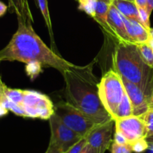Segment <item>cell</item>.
Returning <instances> with one entry per match:
<instances>
[{
    "label": "cell",
    "mask_w": 153,
    "mask_h": 153,
    "mask_svg": "<svg viewBox=\"0 0 153 153\" xmlns=\"http://www.w3.org/2000/svg\"><path fill=\"white\" fill-rule=\"evenodd\" d=\"M112 63L114 70L137 85L149 103L153 88V68L144 62L137 45L118 42L112 54Z\"/></svg>",
    "instance_id": "3"
},
{
    "label": "cell",
    "mask_w": 153,
    "mask_h": 153,
    "mask_svg": "<svg viewBox=\"0 0 153 153\" xmlns=\"http://www.w3.org/2000/svg\"><path fill=\"white\" fill-rule=\"evenodd\" d=\"M8 8L11 13H15L17 17L25 22H33L32 14L30 10L28 0H8Z\"/></svg>",
    "instance_id": "13"
},
{
    "label": "cell",
    "mask_w": 153,
    "mask_h": 153,
    "mask_svg": "<svg viewBox=\"0 0 153 153\" xmlns=\"http://www.w3.org/2000/svg\"><path fill=\"white\" fill-rule=\"evenodd\" d=\"M55 114L67 126L81 136H85L99 125L94 120L68 101H60L55 105Z\"/></svg>",
    "instance_id": "5"
},
{
    "label": "cell",
    "mask_w": 153,
    "mask_h": 153,
    "mask_svg": "<svg viewBox=\"0 0 153 153\" xmlns=\"http://www.w3.org/2000/svg\"><path fill=\"white\" fill-rule=\"evenodd\" d=\"M21 107L25 117L49 119L55 113V105L47 95L32 90H23Z\"/></svg>",
    "instance_id": "6"
},
{
    "label": "cell",
    "mask_w": 153,
    "mask_h": 153,
    "mask_svg": "<svg viewBox=\"0 0 153 153\" xmlns=\"http://www.w3.org/2000/svg\"><path fill=\"white\" fill-rule=\"evenodd\" d=\"M63 76L67 101L99 124L113 119L103 106L98 93V82L92 71V64L74 65Z\"/></svg>",
    "instance_id": "2"
},
{
    "label": "cell",
    "mask_w": 153,
    "mask_h": 153,
    "mask_svg": "<svg viewBox=\"0 0 153 153\" xmlns=\"http://www.w3.org/2000/svg\"><path fill=\"white\" fill-rule=\"evenodd\" d=\"M110 5L111 4H108V3L105 2L103 1H100V0H97L95 16L94 17V19L99 24H100V26L102 27L103 29L105 30L109 34H111V32L110 28H109L108 25L107 20Z\"/></svg>",
    "instance_id": "15"
},
{
    "label": "cell",
    "mask_w": 153,
    "mask_h": 153,
    "mask_svg": "<svg viewBox=\"0 0 153 153\" xmlns=\"http://www.w3.org/2000/svg\"><path fill=\"white\" fill-rule=\"evenodd\" d=\"M100 1H103V2H105L108 3V4H111L113 0H100Z\"/></svg>",
    "instance_id": "38"
},
{
    "label": "cell",
    "mask_w": 153,
    "mask_h": 153,
    "mask_svg": "<svg viewBox=\"0 0 153 153\" xmlns=\"http://www.w3.org/2000/svg\"><path fill=\"white\" fill-rule=\"evenodd\" d=\"M4 92L6 97L13 103L16 104L17 105L21 106L23 100V90L18 89V88H8L4 84Z\"/></svg>",
    "instance_id": "18"
},
{
    "label": "cell",
    "mask_w": 153,
    "mask_h": 153,
    "mask_svg": "<svg viewBox=\"0 0 153 153\" xmlns=\"http://www.w3.org/2000/svg\"><path fill=\"white\" fill-rule=\"evenodd\" d=\"M114 120L97 125L87 135L88 143L96 150L97 153H105L111 145L113 140V126Z\"/></svg>",
    "instance_id": "9"
},
{
    "label": "cell",
    "mask_w": 153,
    "mask_h": 153,
    "mask_svg": "<svg viewBox=\"0 0 153 153\" xmlns=\"http://www.w3.org/2000/svg\"><path fill=\"white\" fill-rule=\"evenodd\" d=\"M134 2L135 3L137 8L147 10V2H146V0H134Z\"/></svg>",
    "instance_id": "28"
},
{
    "label": "cell",
    "mask_w": 153,
    "mask_h": 153,
    "mask_svg": "<svg viewBox=\"0 0 153 153\" xmlns=\"http://www.w3.org/2000/svg\"><path fill=\"white\" fill-rule=\"evenodd\" d=\"M132 115L133 108L132 106H131V103L130 101V99L128 98V94L126 92L122 101H121L119 106L117 107L114 120L116 119V118H125V117H128Z\"/></svg>",
    "instance_id": "16"
},
{
    "label": "cell",
    "mask_w": 153,
    "mask_h": 153,
    "mask_svg": "<svg viewBox=\"0 0 153 153\" xmlns=\"http://www.w3.org/2000/svg\"><path fill=\"white\" fill-rule=\"evenodd\" d=\"M7 8L8 7L4 3L0 1V17L5 14V13L7 10Z\"/></svg>",
    "instance_id": "31"
},
{
    "label": "cell",
    "mask_w": 153,
    "mask_h": 153,
    "mask_svg": "<svg viewBox=\"0 0 153 153\" xmlns=\"http://www.w3.org/2000/svg\"><path fill=\"white\" fill-rule=\"evenodd\" d=\"M76 1H78L79 2V3H80V2H83L84 0H76Z\"/></svg>",
    "instance_id": "39"
},
{
    "label": "cell",
    "mask_w": 153,
    "mask_h": 153,
    "mask_svg": "<svg viewBox=\"0 0 153 153\" xmlns=\"http://www.w3.org/2000/svg\"><path fill=\"white\" fill-rule=\"evenodd\" d=\"M115 130L122 134L128 144L141 138H146L147 130L144 121L140 116H130L114 119Z\"/></svg>",
    "instance_id": "8"
},
{
    "label": "cell",
    "mask_w": 153,
    "mask_h": 153,
    "mask_svg": "<svg viewBox=\"0 0 153 153\" xmlns=\"http://www.w3.org/2000/svg\"><path fill=\"white\" fill-rule=\"evenodd\" d=\"M107 22L110 28L111 35L114 36L118 42L131 44L127 34L123 16L113 4H111L109 8Z\"/></svg>",
    "instance_id": "11"
},
{
    "label": "cell",
    "mask_w": 153,
    "mask_h": 153,
    "mask_svg": "<svg viewBox=\"0 0 153 153\" xmlns=\"http://www.w3.org/2000/svg\"><path fill=\"white\" fill-rule=\"evenodd\" d=\"M111 153H132L131 146L129 144H118L115 142H112L111 145Z\"/></svg>",
    "instance_id": "23"
},
{
    "label": "cell",
    "mask_w": 153,
    "mask_h": 153,
    "mask_svg": "<svg viewBox=\"0 0 153 153\" xmlns=\"http://www.w3.org/2000/svg\"><path fill=\"white\" fill-rule=\"evenodd\" d=\"M144 121L147 130V136L146 138L153 135V110H149L147 112L140 116Z\"/></svg>",
    "instance_id": "22"
},
{
    "label": "cell",
    "mask_w": 153,
    "mask_h": 153,
    "mask_svg": "<svg viewBox=\"0 0 153 153\" xmlns=\"http://www.w3.org/2000/svg\"><path fill=\"white\" fill-rule=\"evenodd\" d=\"M123 16L127 34L131 44L138 45L148 43L149 40V30L146 29L140 22Z\"/></svg>",
    "instance_id": "12"
},
{
    "label": "cell",
    "mask_w": 153,
    "mask_h": 153,
    "mask_svg": "<svg viewBox=\"0 0 153 153\" xmlns=\"http://www.w3.org/2000/svg\"><path fill=\"white\" fill-rule=\"evenodd\" d=\"M113 4L121 14L128 19L140 22L138 8L134 2L126 1V0H113Z\"/></svg>",
    "instance_id": "14"
},
{
    "label": "cell",
    "mask_w": 153,
    "mask_h": 153,
    "mask_svg": "<svg viewBox=\"0 0 153 153\" xmlns=\"http://www.w3.org/2000/svg\"><path fill=\"white\" fill-rule=\"evenodd\" d=\"M126 1H130V2H134V0H126Z\"/></svg>",
    "instance_id": "40"
},
{
    "label": "cell",
    "mask_w": 153,
    "mask_h": 153,
    "mask_svg": "<svg viewBox=\"0 0 153 153\" xmlns=\"http://www.w3.org/2000/svg\"><path fill=\"white\" fill-rule=\"evenodd\" d=\"M139 52L146 64L153 68V49L149 44H141L137 45Z\"/></svg>",
    "instance_id": "19"
},
{
    "label": "cell",
    "mask_w": 153,
    "mask_h": 153,
    "mask_svg": "<svg viewBox=\"0 0 153 153\" xmlns=\"http://www.w3.org/2000/svg\"><path fill=\"white\" fill-rule=\"evenodd\" d=\"M51 138L49 144L55 146L62 152H66L83 136L67 127L55 113L49 118Z\"/></svg>",
    "instance_id": "7"
},
{
    "label": "cell",
    "mask_w": 153,
    "mask_h": 153,
    "mask_svg": "<svg viewBox=\"0 0 153 153\" xmlns=\"http://www.w3.org/2000/svg\"><path fill=\"white\" fill-rule=\"evenodd\" d=\"M36 4L40 9V12H41L42 15H43V18H44L45 22L47 26L48 30H49V35H50L51 40H52V43H54V37H53V31H52V22H51L50 15H49V8H48V2L47 0H34Z\"/></svg>",
    "instance_id": "17"
},
{
    "label": "cell",
    "mask_w": 153,
    "mask_h": 153,
    "mask_svg": "<svg viewBox=\"0 0 153 153\" xmlns=\"http://www.w3.org/2000/svg\"><path fill=\"white\" fill-rule=\"evenodd\" d=\"M97 2V0H84L82 2L79 3V8L94 18L95 16Z\"/></svg>",
    "instance_id": "20"
},
{
    "label": "cell",
    "mask_w": 153,
    "mask_h": 153,
    "mask_svg": "<svg viewBox=\"0 0 153 153\" xmlns=\"http://www.w3.org/2000/svg\"><path fill=\"white\" fill-rule=\"evenodd\" d=\"M146 140H147V141H148V142H152V141H153V135H152V136H149V137L146 138Z\"/></svg>",
    "instance_id": "37"
},
{
    "label": "cell",
    "mask_w": 153,
    "mask_h": 153,
    "mask_svg": "<svg viewBox=\"0 0 153 153\" xmlns=\"http://www.w3.org/2000/svg\"><path fill=\"white\" fill-rule=\"evenodd\" d=\"M87 143H88L87 136H85L81 138L80 140L78 141L76 144H74L73 146L70 147L64 153H81L82 152V150L84 149V148L85 147V146L87 145Z\"/></svg>",
    "instance_id": "25"
},
{
    "label": "cell",
    "mask_w": 153,
    "mask_h": 153,
    "mask_svg": "<svg viewBox=\"0 0 153 153\" xmlns=\"http://www.w3.org/2000/svg\"><path fill=\"white\" fill-rule=\"evenodd\" d=\"M148 44H149V46L153 49V39H149V40L148 41Z\"/></svg>",
    "instance_id": "35"
},
{
    "label": "cell",
    "mask_w": 153,
    "mask_h": 153,
    "mask_svg": "<svg viewBox=\"0 0 153 153\" xmlns=\"http://www.w3.org/2000/svg\"><path fill=\"white\" fill-rule=\"evenodd\" d=\"M149 110H153V88L151 93L150 100H149Z\"/></svg>",
    "instance_id": "33"
},
{
    "label": "cell",
    "mask_w": 153,
    "mask_h": 153,
    "mask_svg": "<svg viewBox=\"0 0 153 153\" xmlns=\"http://www.w3.org/2000/svg\"><path fill=\"white\" fill-rule=\"evenodd\" d=\"M138 11H139V17H140V22L146 29H148L149 31V29L151 28L150 26V14L148 13L147 10L146 9L143 8H138Z\"/></svg>",
    "instance_id": "24"
},
{
    "label": "cell",
    "mask_w": 153,
    "mask_h": 153,
    "mask_svg": "<svg viewBox=\"0 0 153 153\" xmlns=\"http://www.w3.org/2000/svg\"><path fill=\"white\" fill-rule=\"evenodd\" d=\"M98 93L103 106L114 119L126 94L120 75L112 69L106 72L98 82Z\"/></svg>",
    "instance_id": "4"
},
{
    "label": "cell",
    "mask_w": 153,
    "mask_h": 153,
    "mask_svg": "<svg viewBox=\"0 0 153 153\" xmlns=\"http://www.w3.org/2000/svg\"><path fill=\"white\" fill-rule=\"evenodd\" d=\"M4 83L1 81V76H0V117L6 115L8 112V110L6 109L4 106H3V99L5 97V94L4 92Z\"/></svg>",
    "instance_id": "26"
},
{
    "label": "cell",
    "mask_w": 153,
    "mask_h": 153,
    "mask_svg": "<svg viewBox=\"0 0 153 153\" xmlns=\"http://www.w3.org/2000/svg\"><path fill=\"white\" fill-rule=\"evenodd\" d=\"M81 153H97V152H96V150L91 146H90L89 144L87 143V145L85 146V147L84 148V149L82 150V152Z\"/></svg>",
    "instance_id": "30"
},
{
    "label": "cell",
    "mask_w": 153,
    "mask_h": 153,
    "mask_svg": "<svg viewBox=\"0 0 153 153\" xmlns=\"http://www.w3.org/2000/svg\"><path fill=\"white\" fill-rule=\"evenodd\" d=\"M18 28L10 42L0 50V62L18 61L29 64L38 62L64 74L75 64L48 47L34 32L31 22L17 17Z\"/></svg>",
    "instance_id": "1"
},
{
    "label": "cell",
    "mask_w": 153,
    "mask_h": 153,
    "mask_svg": "<svg viewBox=\"0 0 153 153\" xmlns=\"http://www.w3.org/2000/svg\"><path fill=\"white\" fill-rule=\"evenodd\" d=\"M133 152L135 153H143L146 150H147L149 147V142L146 138H141L138 139L129 144Z\"/></svg>",
    "instance_id": "21"
},
{
    "label": "cell",
    "mask_w": 153,
    "mask_h": 153,
    "mask_svg": "<svg viewBox=\"0 0 153 153\" xmlns=\"http://www.w3.org/2000/svg\"><path fill=\"white\" fill-rule=\"evenodd\" d=\"M149 148H150V150L152 152V153H153V141H152V142H149Z\"/></svg>",
    "instance_id": "36"
},
{
    "label": "cell",
    "mask_w": 153,
    "mask_h": 153,
    "mask_svg": "<svg viewBox=\"0 0 153 153\" xmlns=\"http://www.w3.org/2000/svg\"><path fill=\"white\" fill-rule=\"evenodd\" d=\"M122 77V76H121ZM126 92L128 94L133 108V115L141 116L149 110V103L142 90L133 82L122 77Z\"/></svg>",
    "instance_id": "10"
},
{
    "label": "cell",
    "mask_w": 153,
    "mask_h": 153,
    "mask_svg": "<svg viewBox=\"0 0 153 153\" xmlns=\"http://www.w3.org/2000/svg\"><path fill=\"white\" fill-rule=\"evenodd\" d=\"M146 2H147V11L149 14H151L153 10V0H146Z\"/></svg>",
    "instance_id": "32"
},
{
    "label": "cell",
    "mask_w": 153,
    "mask_h": 153,
    "mask_svg": "<svg viewBox=\"0 0 153 153\" xmlns=\"http://www.w3.org/2000/svg\"><path fill=\"white\" fill-rule=\"evenodd\" d=\"M45 153H64L59 149V148H57L55 146L52 145V144H49V147H48L47 150Z\"/></svg>",
    "instance_id": "29"
},
{
    "label": "cell",
    "mask_w": 153,
    "mask_h": 153,
    "mask_svg": "<svg viewBox=\"0 0 153 153\" xmlns=\"http://www.w3.org/2000/svg\"><path fill=\"white\" fill-rule=\"evenodd\" d=\"M149 39H153V28H151L149 31Z\"/></svg>",
    "instance_id": "34"
},
{
    "label": "cell",
    "mask_w": 153,
    "mask_h": 153,
    "mask_svg": "<svg viewBox=\"0 0 153 153\" xmlns=\"http://www.w3.org/2000/svg\"><path fill=\"white\" fill-rule=\"evenodd\" d=\"M114 142L118 144H128V140L126 138L123 136L121 133L115 130L114 136Z\"/></svg>",
    "instance_id": "27"
}]
</instances>
